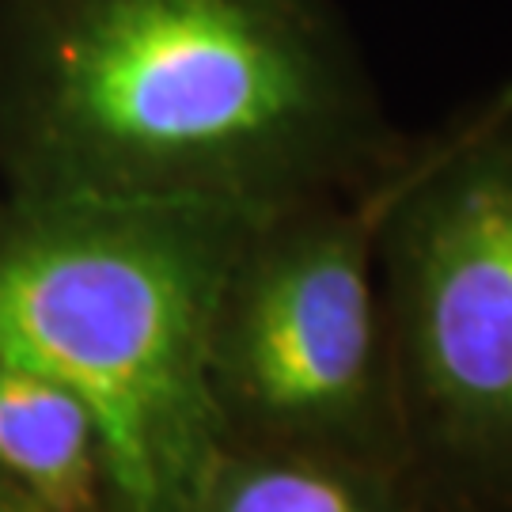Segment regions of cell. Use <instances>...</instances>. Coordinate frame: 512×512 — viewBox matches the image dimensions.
Masks as SVG:
<instances>
[{
  "label": "cell",
  "instance_id": "obj_8",
  "mask_svg": "<svg viewBox=\"0 0 512 512\" xmlns=\"http://www.w3.org/2000/svg\"><path fill=\"white\" fill-rule=\"evenodd\" d=\"M475 512H512V505H501V509H475Z\"/></svg>",
  "mask_w": 512,
  "mask_h": 512
},
{
  "label": "cell",
  "instance_id": "obj_1",
  "mask_svg": "<svg viewBox=\"0 0 512 512\" xmlns=\"http://www.w3.org/2000/svg\"><path fill=\"white\" fill-rule=\"evenodd\" d=\"M406 148L334 0H0L8 194L262 217Z\"/></svg>",
  "mask_w": 512,
  "mask_h": 512
},
{
  "label": "cell",
  "instance_id": "obj_4",
  "mask_svg": "<svg viewBox=\"0 0 512 512\" xmlns=\"http://www.w3.org/2000/svg\"><path fill=\"white\" fill-rule=\"evenodd\" d=\"M391 175L361 194L266 213L247 228L205 342L224 444L414 475L376 270Z\"/></svg>",
  "mask_w": 512,
  "mask_h": 512
},
{
  "label": "cell",
  "instance_id": "obj_5",
  "mask_svg": "<svg viewBox=\"0 0 512 512\" xmlns=\"http://www.w3.org/2000/svg\"><path fill=\"white\" fill-rule=\"evenodd\" d=\"M0 478L38 512H114L95 414L12 361H0Z\"/></svg>",
  "mask_w": 512,
  "mask_h": 512
},
{
  "label": "cell",
  "instance_id": "obj_7",
  "mask_svg": "<svg viewBox=\"0 0 512 512\" xmlns=\"http://www.w3.org/2000/svg\"><path fill=\"white\" fill-rule=\"evenodd\" d=\"M0 512H38V509L23 494H16L4 478H0Z\"/></svg>",
  "mask_w": 512,
  "mask_h": 512
},
{
  "label": "cell",
  "instance_id": "obj_6",
  "mask_svg": "<svg viewBox=\"0 0 512 512\" xmlns=\"http://www.w3.org/2000/svg\"><path fill=\"white\" fill-rule=\"evenodd\" d=\"M190 512H429L418 478L372 463L224 444Z\"/></svg>",
  "mask_w": 512,
  "mask_h": 512
},
{
  "label": "cell",
  "instance_id": "obj_2",
  "mask_svg": "<svg viewBox=\"0 0 512 512\" xmlns=\"http://www.w3.org/2000/svg\"><path fill=\"white\" fill-rule=\"evenodd\" d=\"M255 220L220 205L0 198V361L92 410L114 512H190L224 448L205 342Z\"/></svg>",
  "mask_w": 512,
  "mask_h": 512
},
{
  "label": "cell",
  "instance_id": "obj_3",
  "mask_svg": "<svg viewBox=\"0 0 512 512\" xmlns=\"http://www.w3.org/2000/svg\"><path fill=\"white\" fill-rule=\"evenodd\" d=\"M376 270L429 512L512 505V84L410 141Z\"/></svg>",
  "mask_w": 512,
  "mask_h": 512
}]
</instances>
